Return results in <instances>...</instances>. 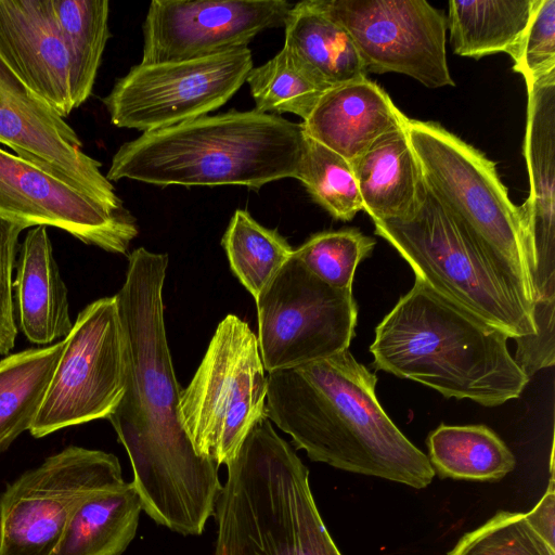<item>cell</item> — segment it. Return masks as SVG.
<instances>
[{"label":"cell","instance_id":"1","mask_svg":"<svg viewBox=\"0 0 555 555\" xmlns=\"http://www.w3.org/2000/svg\"><path fill=\"white\" fill-rule=\"evenodd\" d=\"M168 255L144 247L128 258L115 295L127 363L125 393L108 416L132 467L142 511L182 535H199L222 490L218 465L196 453L179 414L182 389L167 340L163 288Z\"/></svg>","mask_w":555,"mask_h":555},{"label":"cell","instance_id":"2","mask_svg":"<svg viewBox=\"0 0 555 555\" xmlns=\"http://www.w3.org/2000/svg\"><path fill=\"white\" fill-rule=\"evenodd\" d=\"M267 377V417L311 461L415 489L433 481L427 455L386 414L376 375L349 349Z\"/></svg>","mask_w":555,"mask_h":555},{"label":"cell","instance_id":"3","mask_svg":"<svg viewBox=\"0 0 555 555\" xmlns=\"http://www.w3.org/2000/svg\"><path fill=\"white\" fill-rule=\"evenodd\" d=\"M508 339L415 278L376 326L370 352L376 370L446 398L496 406L520 397L530 380L511 354Z\"/></svg>","mask_w":555,"mask_h":555},{"label":"cell","instance_id":"4","mask_svg":"<svg viewBox=\"0 0 555 555\" xmlns=\"http://www.w3.org/2000/svg\"><path fill=\"white\" fill-rule=\"evenodd\" d=\"M306 133L301 122L258 111L206 115L143 132L124 143L106 178L155 185H244L259 190L297 179Z\"/></svg>","mask_w":555,"mask_h":555},{"label":"cell","instance_id":"5","mask_svg":"<svg viewBox=\"0 0 555 555\" xmlns=\"http://www.w3.org/2000/svg\"><path fill=\"white\" fill-rule=\"evenodd\" d=\"M225 466L214 555H341L315 504L307 466L268 417Z\"/></svg>","mask_w":555,"mask_h":555},{"label":"cell","instance_id":"6","mask_svg":"<svg viewBox=\"0 0 555 555\" xmlns=\"http://www.w3.org/2000/svg\"><path fill=\"white\" fill-rule=\"evenodd\" d=\"M374 224L415 278L438 294L509 338L535 334L532 308L520 286L452 219L424 180L409 215Z\"/></svg>","mask_w":555,"mask_h":555},{"label":"cell","instance_id":"7","mask_svg":"<svg viewBox=\"0 0 555 555\" xmlns=\"http://www.w3.org/2000/svg\"><path fill=\"white\" fill-rule=\"evenodd\" d=\"M405 128L428 190L517 282L533 310L520 210L508 197L495 164L439 124L408 118Z\"/></svg>","mask_w":555,"mask_h":555},{"label":"cell","instance_id":"8","mask_svg":"<svg viewBox=\"0 0 555 555\" xmlns=\"http://www.w3.org/2000/svg\"><path fill=\"white\" fill-rule=\"evenodd\" d=\"M268 377L256 334L235 314L217 326L179 414L196 453L230 463L253 427L267 417Z\"/></svg>","mask_w":555,"mask_h":555},{"label":"cell","instance_id":"9","mask_svg":"<svg viewBox=\"0 0 555 555\" xmlns=\"http://www.w3.org/2000/svg\"><path fill=\"white\" fill-rule=\"evenodd\" d=\"M122 482L112 453L70 446L47 457L0 496V555H52L75 512Z\"/></svg>","mask_w":555,"mask_h":555},{"label":"cell","instance_id":"10","mask_svg":"<svg viewBox=\"0 0 555 555\" xmlns=\"http://www.w3.org/2000/svg\"><path fill=\"white\" fill-rule=\"evenodd\" d=\"M255 301L257 340L268 373L349 349L356 335L352 291L324 283L294 254Z\"/></svg>","mask_w":555,"mask_h":555},{"label":"cell","instance_id":"11","mask_svg":"<svg viewBox=\"0 0 555 555\" xmlns=\"http://www.w3.org/2000/svg\"><path fill=\"white\" fill-rule=\"evenodd\" d=\"M29 429L42 438L60 429L108 418L127 380L125 337L115 296L100 298L77 317Z\"/></svg>","mask_w":555,"mask_h":555},{"label":"cell","instance_id":"12","mask_svg":"<svg viewBox=\"0 0 555 555\" xmlns=\"http://www.w3.org/2000/svg\"><path fill=\"white\" fill-rule=\"evenodd\" d=\"M251 68L249 48L180 62L139 63L115 81L102 102L114 126L156 131L221 107Z\"/></svg>","mask_w":555,"mask_h":555},{"label":"cell","instance_id":"13","mask_svg":"<svg viewBox=\"0 0 555 555\" xmlns=\"http://www.w3.org/2000/svg\"><path fill=\"white\" fill-rule=\"evenodd\" d=\"M350 35L365 72L408 75L427 88L454 86L447 17L425 0H313Z\"/></svg>","mask_w":555,"mask_h":555},{"label":"cell","instance_id":"14","mask_svg":"<svg viewBox=\"0 0 555 555\" xmlns=\"http://www.w3.org/2000/svg\"><path fill=\"white\" fill-rule=\"evenodd\" d=\"M285 0H153L142 30L141 64L180 62L248 48L260 33L284 27Z\"/></svg>","mask_w":555,"mask_h":555},{"label":"cell","instance_id":"15","mask_svg":"<svg viewBox=\"0 0 555 555\" xmlns=\"http://www.w3.org/2000/svg\"><path fill=\"white\" fill-rule=\"evenodd\" d=\"M0 217L25 229L57 228L87 245L121 255L139 233L127 208L113 209L2 147Z\"/></svg>","mask_w":555,"mask_h":555},{"label":"cell","instance_id":"16","mask_svg":"<svg viewBox=\"0 0 555 555\" xmlns=\"http://www.w3.org/2000/svg\"><path fill=\"white\" fill-rule=\"evenodd\" d=\"M0 144L113 209H124L75 130L0 57Z\"/></svg>","mask_w":555,"mask_h":555},{"label":"cell","instance_id":"17","mask_svg":"<svg viewBox=\"0 0 555 555\" xmlns=\"http://www.w3.org/2000/svg\"><path fill=\"white\" fill-rule=\"evenodd\" d=\"M526 85L524 155L530 190L518 207L534 304L555 300V69Z\"/></svg>","mask_w":555,"mask_h":555},{"label":"cell","instance_id":"18","mask_svg":"<svg viewBox=\"0 0 555 555\" xmlns=\"http://www.w3.org/2000/svg\"><path fill=\"white\" fill-rule=\"evenodd\" d=\"M0 57L63 118L75 109L69 55L50 0H0Z\"/></svg>","mask_w":555,"mask_h":555},{"label":"cell","instance_id":"19","mask_svg":"<svg viewBox=\"0 0 555 555\" xmlns=\"http://www.w3.org/2000/svg\"><path fill=\"white\" fill-rule=\"evenodd\" d=\"M406 120L387 92L365 77L327 89L301 125L308 137L353 164Z\"/></svg>","mask_w":555,"mask_h":555},{"label":"cell","instance_id":"20","mask_svg":"<svg viewBox=\"0 0 555 555\" xmlns=\"http://www.w3.org/2000/svg\"><path fill=\"white\" fill-rule=\"evenodd\" d=\"M20 327L36 345H52L73 328L66 285L47 227H34L21 245L13 281Z\"/></svg>","mask_w":555,"mask_h":555},{"label":"cell","instance_id":"21","mask_svg":"<svg viewBox=\"0 0 555 555\" xmlns=\"http://www.w3.org/2000/svg\"><path fill=\"white\" fill-rule=\"evenodd\" d=\"M352 165L363 210L374 221L409 215L423 176L405 126L378 138Z\"/></svg>","mask_w":555,"mask_h":555},{"label":"cell","instance_id":"22","mask_svg":"<svg viewBox=\"0 0 555 555\" xmlns=\"http://www.w3.org/2000/svg\"><path fill=\"white\" fill-rule=\"evenodd\" d=\"M284 29V48L327 88L366 77L348 31L313 0L293 4Z\"/></svg>","mask_w":555,"mask_h":555},{"label":"cell","instance_id":"23","mask_svg":"<svg viewBox=\"0 0 555 555\" xmlns=\"http://www.w3.org/2000/svg\"><path fill=\"white\" fill-rule=\"evenodd\" d=\"M141 512L131 481L101 491L75 512L52 555H121L135 537Z\"/></svg>","mask_w":555,"mask_h":555},{"label":"cell","instance_id":"24","mask_svg":"<svg viewBox=\"0 0 555 555\" xmlns=\"http://www.w3.org/2000/svg\"><path fill=\"white\" fill-rule=\"evenodd\" d=\"M447 23L454 53L480 59L513 56L529 22L533 0L449 1Z\"/></svg>","mask_w":555,"mask_h":555},{"label":"cell","instance_id":"25","mask_svg":"<svg viewBox=\"0 0 555 555\" xmlns=\"http://www.w3.org/2000/svg\"><path fill=\"white\" fill-rule=\"evenodd\" d=\"M426 444L430 465L440 478L494 482L513 472L516 459L486 425H439Z\"/></svg>","mask_w":555,"mask_h":555},{"label":"cell","instance_id":"26","mask_svg":"<svg viewBox=\"0 0 555 555\" xmlns=\"http://www.w3.org/2000/svg\"><path fill=\"white\" fill-rule=\"evenodd\" d=\"M64 339L0 361V453L29 430L57 365Z\"/></svg>","mask_w":555,"mask_h":555},{"label":"cell","instance_id":"27","mask_svg":"<svg viewBox=\"0 0 555 555\" xmlns=\"http://www.w3.org/2000/svg\"><path fill=\"white\" fill-rule=\"evenodd\" d=\"M70 61V94L74 108L92 93L106 43L107 0H50Z\"/></svg>","mask_w":555,"mask_h":555},{"label":"cell","instance_id":"28","mask_svg":"<svg viewBox=\"0 0 555 555\" xmlns=\"http://www.w3.org/2000/svg\"><path fill=\"white\" fill-rule=\"evenodd\" d=\"M221 244L233 274L255 299L294 254L276 230L261 225L244 209L234 211Z\"/></svg>","mask_w":555,"mask_h":555},{"label":"cell","instance_id":"29","mask_svg":"<svg viewBox=\"0 0 555 555\" xmlns=\"http://www.w3.org/2000/svg\"><path fill=\"white\" fill-rule=\"evenodd\" d=\"M245 82L256 111L272 115L289 113L299 116L302 121L330 89L284 47L262 65L253 67Z\"/></svg>","mask_w":555,"mask_h":555},{"label":"cell","instance_id":"30","mask_svg":"<svg viewBox=\"0 0 555 555\" xmlns=\"http://www.w3.org/2000/svg\"><path fill=\"white\" fill-rule=\"evenodd\" d=\"M297 180L335 219L349 221L363 210L352 165L307 134Z\"/></svg>","mask_w":555,"mask_h":555},{"label":"cell","instance_id":"31","mask_svg":"<svg viewBox=\"0 0 555 555\" xmlns=\"http://www.w3.org/2000/svg\"><path fill=\"white\" fill-rule=\"evenodd\" d=\"M447 555H555V538L542 532L527 513L499 511L463 534Z\"/></svg>","mask_w":555,"mask_h":555},{"label":"cell","instance_id":"32","mask_svg":"<svg viewBox=\"0 0 555 555\" xmlns=\"http://www.w3.org/2000/svg\"><path fill=\"white\" fill-rule=\"evenodd\" d=\"M375 244L358 229L323 231L294 249V255L324 283L351 291L358 264L371 255Z\"/></svg>","mask_w":555,"mask_h":555},{"label":"cell","instance_id":"33","mask_svg":"<svg viewBox=\"0 0 555 555\" xmlns=\"http://www.w3.org/2000/svg\"><path fill=\"white\" fill-rule=\"evenodd\" d=\"M526 83L555 69V0H533L527 27L512 56Z\"/></svg>","mask_w":555,"mask_h":555},{"label":"cell","instance_id":"34","mask_svg":"<svg viewBox=\"0 0 555 555\" xmlns=\"http://www.w3.org/2000/svg\"><path fill=\"white\" fill-rule=\"evenodd\" d=\"M25 228L0 217V354L8 356L14 348L17 325L13 307V269L18 237Z\"/></svg>","mask_w":555,"mask_h":555}]
</instances>
